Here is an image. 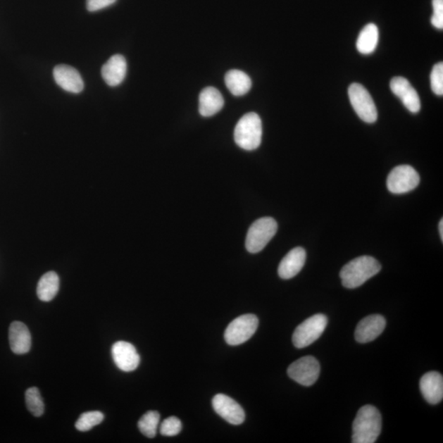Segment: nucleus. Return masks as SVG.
<instances>
[{
	"label": "nucleus",
	"mask_w": 443,
	"mask_h": 443,
	"mask_svg": "<svg viewBox=\"0 0 443 443\" xmlns=\"http://www.w3.org/2000/svg\"><path fill=\"white\" fill-rule=\"evenodd\" d=\"M382 430V416L376 407L367 405L358 411L353 422V443H375Z\"/></svg>",
	"instance_id": "f257e3e1"
},
{
	"label": "nucleus",
	"mask_w": 443,
	"mask_h": 443,
	"mask_svg": "<svg viewBox=\"0 0 443 443\" xmlns=\"http://www.w3.org/2000/svg\"><path fill=\"white\" fill-rule=\"evenodd\" d=\"M182 429L181 420L175 416H171L167 418L162 423L161 432L163 436L173 437L177 435L182 431Z\"/></svg>",
	"instance_id": "bb28decb"
},
{
	"label": "nucleus",
	"mask_w": 443,
	"mask_h": 443,
	"mask_svg": "<svg viewBox=\"0 0 443 443\" xmlns=\"http://www.w3.org/2000/svg\"><path fill=\"white\" fill-rule=\"evenodd\" d=\"M258 326V320L255 315L248 313L239 316L227 326L224 339L228 345H241L255 335Z\"/></svg>",
	"instance_id": "423d86ee"
},
{
	"label": "nucleus",
	"mask_w": 443,
	"mask_h": 443,
	"mask_svg": "<svg viewBox=\"0 0 443 443\" xmlns=\"http://www.w3.org/2000/svg\"><path fill=\"white\" fill-rule=\"evenodd\" d=\"M159 420H161V415L158 411H148L139 420V430L146 437L153 439L156 435Z\"/></svg>",
	"instance_id": "5701e85b"
},
{
	"label": "nucleus",
	"mask_w": 443,
	"mask_h": 443,
	"mask_svg": "<svg viewBox=\"0 0 443 443\" xmlns=\"http://www.w3.org/2000/svg\"><path fill=\"white\" fill-rule=\"evenodd\" d=\"M127 70V61L121 54H116L104 63L102 77L108 86L117 87L125 79Z\"/></svg>",
	"instance_id": "a211bd4d"
},
{
	"label": "nucleus",
	"mask_w": 443,
	"mask_h": 443,
	"mask_svg": "<svg viewBox=\"0 0 443 443\" xmlns=\"http://www.w3.org/2000/svg\"><path fill=\"white\" fill-rule=\"evenodd\" d=\"M225 84L233 96H242L250 91L252 82L247 73L233 69L226 73Z\"/></svg>",
	"instance_id": "aec40b11"
},
{
	"label": "nucleus",
	"mask_w": 443,
	"mask_h": 443,
	"mask_svg": "<svg viewBox=\"0 0 443 443\" xmlns=\"http://www.w3.org/2000/svg\"><path fill=\"white\" fill-rule=\"evenodd\" d=\"M117 0H87V8L89 12H96L116 3Z\"/></svg>",
	"instance_id": "c85d7f7f"
},
{
	"label": "nucleus",
	"mask_w": 443,
	"mask_h": 443,
	"mask_svg": "<svg viewBox=\"0 0 443 443\" xmlns=\"http://www.w3.org/2000/svg\"><path fill=\"white\" fill-rule=\"evenodd\" d=\"M350 101L357 116L368 123H375L378 112L369 92L359 83H353L348 89Z\"/></svg>",
	"instance_id": "0eeeda50"
},
{
	"label": "nucleus",
	"mask_w": 443,
	"mask_h": 443,
	"mask_svg": "<svg viewBox=\"0 0 443 443\" xmlns=\"http://www.w3.org/2000/svg\"><path fill=\"white\" fill-rule=\"evenodd\" d=\"M434 14L431 18L432 26L437 29H443V0H432Z\"/></svg>",
	"instance_id": "cd10ccee"
},
{
	"label": "nucleus",
	"mask_w": 443,
	"mask_h": 443,
	"mask_svg": "<svg viewBox=\"0 0 443 443\" xmlns=\"http://www.w3.org/2000/svg\"><path fill=\"white\" fill-rule=\"evenodd\" d=\"M223 104L224 99L220 91L215 87H206L199 97V112L203 117H211L221 111Z\"/></svg>",
	"instance_id": "6ab92c4d"
},
{
	"label": "nucleus",
	"mask_w": 443,
	"mask_h": 443,
	"mask_svg": "<svg viewBox=\"0 0 443 443\" xmlns=\"http://www.w3.org/2000/svg\"><path fill=\"white\" fill-rule=\"evenodd\" d=\"M262 133L260 116L256 113H249L238 121L234 130V140L239 147L251 151L261 146Z\"/></svg>",
	"instance_id": "7ed1b4c3"
},
{
	"label": "nucleus",
	"mask_w": 443,
	"mask_h": 443,
	"mask_svg": "<svg viewBox=\"0 0 443 443\" xmlns=\"http://www.w3.org/2000/svg\"><path fill=\"white\" fill-rule=\"evenodd\" d=\"M431 88L437 96L443 94V63L442 62L435 64L432 68L430 76Z\"/></svg>",
	"instance_id": "a878e982"
},
{
	"label": "nucleus",
	"mask_w": 443,
	"mask_h": 443,
	"mask_svg": "<svg viewBox=\"0 0 443 443\" xmlns=\"http://www.w3.org/2000/svg\"><path fill=\"white\" fill-rule=\"evenodd\" d=\"M327 325V318L322 313L313 316L299 325L293 333L292 342L297 348H305L321 337Z\"/></svg>",
	"instance_id": "39448f33"
},
{
	"label": "nucleus",
	"mask_w": 443,
	"mask_h": 443,
	"mask_svg": "<svg viewBox=\"0 0 443 443\" xmlns=\"http://www.w3.org/2000/svg\"><path fill=\"white\" fill-rule=\"evenodd\" d=\"M112 356L118 369L124 372L135 370L140 365L141 358L136 347L127 342L119 341L114 343Z\"/></svg>",
	"instance_id": "9b49d317"
},
{
	"label": "nucleus",
	"mask_w": 443,
	"mask_h": 443,
	"mask_svg": "<svg viewBox=\"0 0 443 443\" xmlns=\"http://www.w3.org/2000/svg\"><path fill=\"white\" fill-rule=\"evenodd\" d=\"M420 177L414 168L400 166L392 169L387 179L388 191L393 194H404L419 186Z\"/></svg>",
	"instance_id": "6e6552de"
},
{
	"label": "nucleus",
	"mask_w": 443,
	"mask_h": 443,
	"mask_svg": "<svg viewBox=\"0 0 443 443\" xmlns=\"http://www.w3.org/2000/svg\"><path fill=\"white\" fill-rule=\"evenodd\" d=\"M59 289V277L56 272H48L39 280L37 296L39 300L48 302L53 300Z\"/></svg>",
	"instance_id": "4be33fe9"
},
{
	"label": "nucleus",
	"mask_w": 443,
	"mask_h": 443,
	"mask_svg": "<svg viewBox=\"0 0 443 443\" xmlns=\"http://www.w3.org/2000/svg\"><path fill=\"white\" fill-rule=\"evenodd\" d=\"M10 347L15 354H26L32 347V337L28 327L23 323L15 321L8 332Z\"/></svg>",
	"instance_id": "f3484780"
},
{
	"label": "nucleus",
	"mask_w": 443,
	"mask_h": 443,
	"mask_svg": "<svg viewBox=\"0 0 443 443\" xmlns=\"http://www.w3.org/2000/svg\"><path fill=\"white\" fill-rule=\"evenodd\" d=\"M54 78L64 91L74 94L83 91L84 82L81 74L71 66L61 64L54 68Z\"/></svg>",
	"instance_id": "4468645a"
},
{
	"label": "nucleus",
	"mask_w": 443,
	"mask_h": 443,
	"mask_svg": "<svg viewBox=\"0 0 443 443\" xmlns=\"http://www.w3.org/2000/svg\"><path fill=\"white\" fill-rule=\"evenodd\" d=\"M277 223L271 217L261 218L252 223L246 239L247 250L251 254L261 252L275 236Z\"/></svg>",
	"instance_id": "20e7f679"
},
{
	"label": "nucleus",
	"mask_w": 443,
	"mask_h": 443,
	"mask_svg": "<svg viewBox=\"0 0 443 443\" xmlns=\"http://www.w3.org/2000/svg\"><path fill=\"white\" fill-rule=\"evenodd\" d=\"M420 391L425 399L432 405L439 404L443 398V377L439 372L425 373L420 382Z\"/></svg>",
	"instance_id": "dca6fc26"
},
{
	"label": "nucleus",
	"mask_w": 443,
	"mask_h": 443,
	"mask_svg": "<svg viewBox=\"0 0 443 443\" xmlns=\"http://www.w3.org/2000/svg\"><path fill=\"white\" fill-rule=\"evenodd\" d=\"M380 39V32L375 24L370 23L362 29L357 39L356 48L363 54L375 52Z\"/></svg>",
	"instance_id": "412c9836"
},
{
	"label": "nucleus",
	"mask_w": 443,
	"mask_h": 443,
	"mask_svg": "<svg viewBox=\"0 0 443 443\" xmlns=\"http://www.w3.org/2000/svg\"><path fill=\"white\" fill-rule=\"evenodd\" d=\"M390 87L393 94L401 99L408 111L413 113L420 111L421 104L419 94L407 79L402 77L392 78Z\"/></svg>",
	"instance_id": "f8f14e48"
},
{
	"label": "nucleus",
	"mask_w": 443,
	"mask_h": 443,
	"mask_svg": "<svg viewBox=\"0 0 443 443\" xmlns=\"http://www.w3.org/2000/svg\"><path fill=\"white\" fill-rule=\"evenodd\" d=\"M439 227L440 237H441L442 241H443V220L442 218L439 223Z\"/></svg>",
	"instance_id": "c756f323"
},
{
	"label": "nucleus",
	"mask_w": 443,
	"mask_h": 443,
	"mask_svg": "<svg viewBox=\"0 0 443 443\" xmlns=\"http://www.w3.org/2000/svg\"><path fill=\"white\" fill-rule=\"evenodd\" d=\"M213 410L218 416L233 425H242L245 420V411L242 407L230 397L217 394L212 401Z\"/></svg>",
	"instance_id": "9d476101"
},
{
	"label": "nucleus",
	"mask_w": 443,
	"mask_h": 443,
	"mask_svg": "<svg viewBox=\"0 0 443 443\" xmlns=\"http://www.w3.org/2000/svg\"><path fill=\"white\" fill-rule=\"evenodd\" d=\"M26 404L27 409L34 416L39 417L44 413V402L37 387H31L26 392Z\"/></svg>",
	"instance_id": "b1692460"
},
{
	"label": "nucleus",
	"mask_w": 443,
	"mask_h": 443,
	"mask_svg": "<svg viewBox=\"0 0 443 443\" xmlns=\"http://www.w3.org/2000/svg\"><path fill=\"white\" fill-rule=\"evenodd\" d=\"M320 373V363L311 356L302 357L293 362L287 369V375L292 380L306 387L315 385Z\"/></svg>",
	"instance_id": "1a4fd4ad"
},
{
	"label": "nucleus",
	"mask_w": 443,
	"mask_h": 443,
	"mask_svg": "<svg viewBox=\"0 0 443 443\" xmlns=\"http://www.w3.org/2000/svg\"><path fill=\"white\" fill-rule=\"evenodd\" d=\"M104 418L103 413L99 411L85 412L79 417L75 426L79 431L87 432L91 430L93 427L101 424Z\"/></svg>",
	"instance_id": "393cba45"
},
{
	"label": "nucleus",
	"mask_w": 443,
	"mask_h": 443,
	"mask_svg": "<svg viewBox=\"0 0 443 443\" xmlns=\"http://www.w3.org/2000/svg\"><path fill=\"white\" fill-rule=\"evenodd\" d=\"M385 327V317L380 315L367 316L358 323L355 332L356 340L360 343L370 342L381 335Z\"/></svg>",
	"instance_id": "ddd939ff"
},
{
	"label": "nucleus",
	"mask_w": 443,
	"mask_h": 443,
	"mask_svg": "<svg viewBox=\"0 0 443 443\" xmlns=\"http://www.w3.org/2000/svg\"><path fill=\"white\" fill-rule=\"evenodd\" d=\"M381 268L380 262L372 256L356 258L342 268L340 277L342 285L348 289H355L378 275Z\"/></svg>",
	"instance_id": "f03ea898"
},
{
	"label": "nucleus",
	"mask_w": 443,
	"mask_h": 443,
	"mask_svg": "<svg viewBox=\"0 0 443 443\" xmlns=\"http://www.w3.org/2000/svg\"><path fill=\"white\" fill-rule=\"evenodd\" d=\"M306 260V252L302 247H296L288 252L278 266V275L282 280H290L301 272Z\"/></svg>",
	"instance_id": "2eb2a0df"
}]
</instances>
